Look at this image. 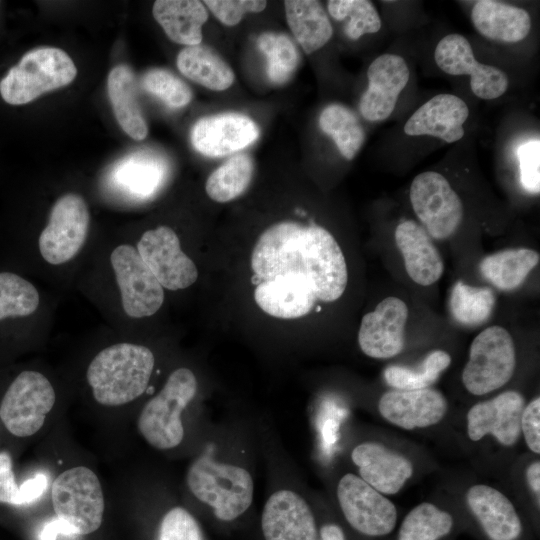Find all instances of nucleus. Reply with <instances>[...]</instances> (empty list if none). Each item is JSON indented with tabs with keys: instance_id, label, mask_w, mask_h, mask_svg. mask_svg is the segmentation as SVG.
Wrapping results in <instances>:
<instances>
[{
	"instance_id": "obj_1",
	"label": "nucleus",
	"mask_w": 540,
	"mask_h": 540,
	"mask_svg": "<svg viewBox=\"0 0 540 540\" xmlns=\"http://www.w3.org/2000/svg\"><path fill=\"white\" fill-rule=\"evenodd\" d=\"M111 327H130L162 308L165 290L134 244H93L75 279Z\"/></svg>"
},
{
	"instance_id": "obj_2",
	"label": "nucleus",
	"mask_w": 540,
	"mask_h": 540,
	"mask_svg": "<svg viewBox=\"0 0 540 540\" xmlns=\"http://www.w3.org/2000/svg\"><path fill=\"white\" fill-rule=\"evenodd\" d=\"M255 277L268 280L279 275H297L309 281L318 300L333 302L348 282L344 254L333 235L319 225L283 221L267 228L252 254Z\"/></svg>"
},
{
	"instance_id": "obj_3",
	"label": "nucleus",
	"mask_w": 540,
	"mask_h": 540,
	"mask_svg": "<svg viewBox=\"0 0 540 540\" xmlns=\"http://www.w3.org/2000/svg\"><path fill=\"white\" fill-rule=\"evenodd\" d=\"M91 213L83 196L68 192L59 196L34 244L43 272L52 277L68 276L72 280L93 244Z\"/></svg>"
},
{
	"instance_id": "obj_4",
	"label": "nucleus",
	"mask_w": 540,
	"mask_h": 540,
	"mask_svg": "<svg viewBox=\"0 0 540 540\" xmlns=\"http://www.w3.org/2000/svg\"><path fill=\"white\" fill-rule=\"evenodd\" d=\"M155 367L152 350L139 343H112L91 359L86 380L101 405L120 406L141 396L148 388Z\"/></svg>"
},
{
	"instance_id": "obj_5",
	"label": "nucleus",
	"mask_w": 540,
	"mask_h": 540,
	"mask_svg": "<svg viewBox=\"0 0 540 540\" xmlns=\"http://www.w3.org/2000/svg\"><path fill=\"white\" fill-rule=\"evenodd\" d=\"M186 480L191 493L222 521L240 517L252 504L254 482L248 470L220 462L209 452L190 465Z\"/></svg>"
},
{
	"instance_id": "obj_6",
	"label": "nucleus",
	"mask_w": 540,
	"mask_h": 540,
	"mask_svg": "<svg viewBox=\"0 0 540 540\" xmlns=\"http://www.w3.org/2000/svg\"><path fill=\"white\" fill-rule=\"evenodd\" d=\"M197 388L193 371L179 367L170 373L162 389L145 404L137 426L152 447L169 450L182 442L184 427L181 415L195 397Z\"/></svg>"
},
{
	"instance_id": "obj_7",
	"label": "nucleus",
	"mask_w": 540,
	"mask_h": 540,
	"mask_svg": "<svg viewBox=\"0 0 540 540\" xmlns=\"http://www.w3.org/2000/svg\"><path fill=\"white\" fill-rule=\"evenodd\" d=\"M77 69L70 56L54 47H41L23 55L0 81V95L11 105H23L43 93L70 84Z\"/></svg>"
},
{
	"instance_id": "obj_8",
	"label": "nucleus",
	"mask_w": 540,
	"mask_h": 540,
	"mask_svg": "<svg viewBox=\"0 0 540 540\" xmlns=\"http://www.w3.org/2000/svg\"><path fill=\"white\" fill-rule=\"evenodd\" d=\"M51 499L57 518L70 526L75 535H86L100 527L104 496L91 469L78 466L61 473L53 481Z\"/></svg>"
},
{
	"instance_id": "obj_9",
	"label": "nucleus",
	"mask_w": 540,
	"mask_h": 540,
	"mask_svg": "<svg viewBox=\"0 0 540 540\" xmlns=\"http://www.w3.org/2000/svg\"><path fill=\"white\" fill-rule=\"evenodd\" d=\"M515 346L510 333L494 325L485 328L472 341L469 359L462 372L466 390L482 396L503 387L513 376Z\"/></svg>"
},
{
	"instance_id": "obj_10",
	"label": "nucleus",
	"mask_w": 540,
	"mask_h": 540,
	"mask_svg": "<svg viewBox=\"0 0 540 540\" xmlns=\"http://www.w3.org/2000/svg\"><path fill=\"white\" fill-rule=\"evenodd\" d=\"M56 400L51 381L39 371L19 373L6 390L0 404V419L15 436L27 437L43 426Z\"/></svg>"
},
{
	"instance_id": "obj_11",
	"label": "nucleus",
	"mask_w": 540,
	"mask_h": 540,
	"mask_svg": "<svg viewBox=\"0 0 540 540\" xmlns=\"http://www.w3.org/2000/svg\"><path fill=\"white\" fill-rule=\"evenodd\" d=\"M412 208L431 238L444 240L453 235L463 220V203L440 173L425 171L412 181Z\"/></svg>"
},
{
	"instance_id": "obj_12",
	"label": "nucleus",
	"mask_w": 540,
	"mask_h": 540,
	"mask_svg": "<svg viewBox=\"0 0 540 540\" xmlns=\"http://www.w3.org/2000/svg\"><path fill=\"white\" fill-rule=\"evenodd\" d=\"M133 244L164 290H184L197 281V266L183 251L180 238L171 227L147 229Z\"/></svg>"
},
{
	"instance_id": "obj_13",
	"label": "nucleus",
	"mask_w": 540,
	"mask_h": 540,
	"mask_svg": "<svg viewBox=\"0 0 540 540\" xmlns=\"http://www.w3.org/2000/svg\"><path fill=\"white\" fill-rule=\"evenodd\" d=\"M336 494L344 517L358 532L376 537L387 535L394 529L397 522L394 503L359 476L343 475Z\"/></svg>"
},
{
	"instance_id": "obj_14",
	"label": "nucleus",
	"mask_w": 540,
	"mask_h": 540,
	"mask_svg": "<svg viewBox=\"0 0 540 540\" xmlns=\"http://www.w3.org/2000/svg\"><path fill=\"white\" fill-rule=\"evenodd\" d=\"M434 60L448 75H469L471 91L480 99H496L507 91V75L495 66L479 63L471 44L461 34L444 36L435 48Z\"/></svg>"
},
{
	"instance_id": "obj_15",
	"label": "nucleus",
	"mask_w": 540,
	"mask_h": 540,
	"mask_svg": "<svg viewBox=\"0 0 540 540\" xmlns=\"http://www.w3.org/2000/svg\"><path fill=\"white\" fill-rule=\"evenodd\" d=\"M406 303L397 297L383 299L373 311L365 314L358 331L361 351L374 359L398 355L404 347Z\"/></svg>"
},
{
	"instance_id": "obj_16",
	"label": "nucleus",
	"mask_w": 540,
	"mask_h": 540,
	"mask_svg": "<svg viewBox=\"0 0 540 540\" xmlns=\"http://www.w3.org/2000/svg\"><path fill=\"white\" fill-rule=\"evenodd\" d=\"M368 87L359 101L361 115L368 121L387 119L409 80V68L399 55L386 53L375 58L367 70Z\"/></svg>"
},
{
	"instance_id": "obj_17",
	"label": "nucleus",
	"mask_w": 540,
	"mask_h": 540,
	"mask_svg": "<svg viewBox=\"0 0 540 540\" xmlns=\"http://www.w3.org/2000/svg\"><path fill=\"white\" fill-rule=\"evenodd\" d=\"M524 404L523 396L513 390L476 403L467 413L468 437L476 442L486 435H492L501 445L513 446L521 434Z\"/></svg>"
},
{
	"instance_id": "obj_18",
	"label": "nucleus",
	"mask_w": 540,
	"mask_h": 540,
	"mask_svg": "<svg viewBox=\"0 0 540 540\" xmlns=\"http://www.w3.org/2000/svg\"><path fill=\"white\" fill-rule=\"evenodd\" d=\"M256 123L240 113H221L200 118L192 127L191 143L208 157H222L240 151L259 137Z\"/></svg>"
},
{
	"instance_id": "obj_19",
	"label": "nucleus",
	"mask_w": 540,
	"mask_h": 540,
	"mask_svg": "<svg viewBox=\"0 0 540 540\" xmlns=\"http://www.w3.org/2000/svg\"><path fill=\"white\" fill-rule=\"evenodd\" d=\"M265 540H318L313 513L301 495L290 489L272 493L261 515Z\"/></svg>"
},
{
	"instance_id": "obj_20",
	"label": "nucleus",
	"mask_w": 540,
	"mask_h": 540,
	"mask_svg": "<svg viewBox=\"0 0 540 540\" xmlns=\"http://www.w3.org/2000/svg\"><path fill=\"white\" fill-rule=\"evenodd\" d=\"M380 415L405 430L427 428L439 423L448 411V402L438 390H390L379 402Z\"/></svg>"
},
{
	"instance_id": "obj_21",
	"label": "nucleus",
	"mask_w": 540,
	"mask_h": 540,
	"mask_svg": "<svg viewBox=\"0 0 540 540\" xmlns=\"http://www.w3.org/2000/svg\"><path fill=\"white\" fill-rule=\"evenodd\" d=\"M351 460L358 469L359 477L384 495L397 494L414 471L408 458L373 441L354 447Z\"/></svg>"
},
{
	"instance_id": "obj_22",
	"label": "nucleus",
	"mask_w": 540,
	"mask_h": 540,
	"mask_svg": "<svg viewBox=\"0 0 540 540\" xmlns=\"http://www.w3.org/2000/svg\"><path fill=\"white\" fill-rule=\"evenodd\" d=\"M469 116L465 101L453 94H438L421 105L406 121L404 132L409 136H432L454 143L464 136Z\"/></svg>"
},
{
	"instance_id": "obj_23",
	"label": "nucleus",
	"mask_w": 540,
	"mask_h": 540,
	"mask_svg": "<svg viewBox=\"0 0 540 540\" xmlns=\"http://www.w3.org/2000/svg\"><path fill=\"white\" fill-rule=\"evenodd\" d=\"M254 299L270 316L296 319L311 312L318 296L309 281L288 274L260 281L254 290Z\"/></svg>"
},
{
	"instance_id": "obj_24",
	"label": "nucleus",
	"mask_w": 540,
	"mask_h": 540,
	"mask_svg": "<svg viewBox=\"0 0 540 540\" xmlns=\"http://www.w3.org/2000/svg\"><path fill=\"white\" fill-rule=\"evenodd\" d=\"M395 242L400 250L407 274L417 284L429 286L442 276V257L426 230L412 220H405L395 229Z\"/></svg>"
},
{
	"instance_id": "obj_25",
	"label": "nucleus",
	"mask_w": 540,
	"mask_h": 540,
	"mask_svg": "<svg viewBox=\"0 0 540 540\" xmlns=\"http://www.w3.org/2000/svg\"><path fill=\"white\" fill-rule=\"evenodd\" d=\"M466 501L491 540H516L520 536L521 520L512 502L496 488L473 485L466 493Z\"/></svg>"
},
{
	"instance_id": "obj_26",
	"label": "nucleus",
	"mask_w": 540,
	"mask_h": 540,
	"mask_svg": "<svg viewBox=\"0 0 540 540\" xmlns=\"http://www.w3.org/2000/svg\"><path fill=\"white\" fill-rule=\"evenodd\" d=\"M471 21L485 38L507 43L522 41L531 29V17L525 9L495 0L476 1Z\"/></svg>"
},
{
	"instance_id": "obj_27",
	"label": "nucleus",
	"mask_w": 540,
	"mask_h": 540,
	"mask_svg": "<svg viewBox=\"0 0 540 540\" xmlns=\"http://www.w3.org/2000/svg\"><path fill=\"white\" fill-rule=\"evenodd\" d=\"M165 177V166L155 155L135 152L119 160L109 182L123 198L143 200L158 189Z\"/></svg>"
},
{
	"instance_id": "obj_28",
	"label": "nucleus",
	"mask_w": 540,
	"mask_h": 540,
	"mask_svg": "<svg viewBox=\"0 0 540 540\" xmlns=\"http://www.w3.org/2000/svg\"><path fill=\"white\" fill-rule=\"evenodd\" d=\"M51 309L47 295L33 282L13 272H0V322L51 319Z\"/></svg>"
},
{
	"instance_id": "obj_29",
	"label": "nucleus",
	"mask_w": 540,
	"mask_h": 540,
	"mask_svg": "<svg viewBox=\"0 0 540 540\" xmlns=\"http://www.w3.org/2000/svg\"><path fill=\"white\" fill-rule=\"evenodd\" d=\"M152 13L172 41L185 46L201 43L202 26L208 19L201 1L158 0L154 2Z\"/></svg>"
},
{
	"instance_id": "obj_30",
	"label": "nucleus",
	"mask_w": 540,
	"mask_h": 540,
	"mask_svg": "<svg viewBox=\"0 0 540 540\" xmlns=\"http://www.w3.org/2000/svg\"><path fill=\"white\" fill-rule=\"evenodd\" d=\"M108 97L122 130L134 140H143L148 134L136 91L135 75L127 65L114 67L107 79Z\"/></svg>"
},
{
	"instance_id": "obj_31",
	"label": "nucleus",
	"mask_w": 540,
	"mask_h": 540,
	"mask_svg": "<svg viewBox=\"0 0 540 540\" xmlns=\"http://www.w3.org/2000/svg\"><path fill=\"white\" fill-rule=\"evenodd\" d=\"M284 7L288 26L307 54L319 50L331 39L333 28L319 1L287 0Z\"/></svg>"
},
{
	"instance_id": "obj_32",
	"label": "nucleus",
	"mask_w": 540,
	"mask_h": 540,
	"mask_svg": "<svg viewBox=\"0 0 540 540\" xmlns=\"http://www.w3.org/2000/svg\"><path fill=\"white\" fill-rule=\"evenodd\" d=\"M176 64L184 76L214 91L228 89L235 78L231 67L217 53L201 44L184 47Z\"/></svg>"
},
{
	"instance_id": "obj_33",
	"label": "nucleus",
	"mask_w": 540,
	"mask_h": 540,
	"mask_svg": "<svg viewBox=\"0 0 540 540\" xmlns=\"http://www.w3.org/2000/svg\"><path fill=\"white\" fill-rule=\"evenodd\" d=\"M540 255L528 248L507 249L483 258L479 264L481 275L499 290L510 291L523 284Z\"/></svg>"
},
{
	"instance_id": "obj_34",
	"label": "nucleus",
	"mask_w": 540,
	"mask_h": 540,
	"mask_svg": "<svg viewBox=\"0 0 540 540\" xmlns=\"http://www.w3.org/2000/svg\"><path fill=\"white\" fill-rule=\"evenodd\" d=\"M319 127L336 144L340 154L352 160L365 141V131L357 116L341 104L326 106L319 116Z\"/></svg>"
},
{
	"instance_id": "obj_35",
	"label": "nucleus",
	"mask_w": 540,
	"mask_h": 540,
	"mask_svg": "<svg viewBox=\"0 0 540 540\" xmlns=\"http://www.w3.org/2000/svg\"><path fill=\"white\" fill-rule=\"evenodd\" d=\"M253 173V159L248 154H236L209 175L206 193L216 202H229L246 191Z\"/></svg>"
},
{
	"instance_id": "obj_36",
	"label": "nucleus",
	"mask_w": 540,
	"mask_h": 540,
	"mask_svg": "<svg viewBox=\"0 0 540 540\" xmlns=\"http://www.w3.org/2000/svg\"><path fill=\"white\" fill-rule=\"evenodd\" d=\"M496 303L493 290L457 281L450 292L449 309L452 317L465 326H478L486 322Z\"/></svg>"
},
{
	"instance_id": "obj_37",
	"label": "nucleus",
	"mask_w": 540,
	"mask_h": 540,
	"mask_svg": "<svg viewBox=\"0 0 540 540\" xmlns=\"http://www.w3.org/2000/svg\"><path fill=\"white\" fill-rule=\"evenodd\" d=\"M450 355L443 350L429 353L416 368L390 365L383 376L386 383L396 390H419L429 388L441 373L449 367Z\"/></svg>"
},
{
	"instance_id": "obj_38",
	"label": "nucleus",
	"mask_w": 540,
	"mask_h": 540,
	"mask_svg": "<svg viewBox=\"0 0 540 540\" xmlns=\"http://www.w3.org/2000/svg\"><path fill=\"white\" fill-rule=\"evenodd\" d=\"M452 527L453 518L448 512L423 502L405 516L399 540H438L449 534Z\"/></svg>"
},
{
	"instance_id": "obj_39",
	"label": "nucleus",
	"mask_w": 540,
	"mask_h": 540,
	"mask_svg": "<svg viewBox=\"0 0 540 540\" xmlns=\"http://www.w3.org/2000/svg\"><path fill=\"white\" fill-rule=\"evenodd\" d=\"M259 49L267 58V75L275 84L286 83L299 64V54L292 40L280 33L266 32L257 39Z\"/></svg>"
},
{
	"instance_id": "obj_40",
	"label": "nucleus",
	"mask_w": 540,
	"mask_h": 540,
	"mask_svg": "<svg viewBox=\"0 0 540 540\" xmlns=\"http://www.w3.org/2000/svg\"><path fill=\"white\" fill-rule=\"evenodd\" d=\"M327 9L335 20H347L345 34L351 40H357L365 34L377 33L381 29V18L371 1L330 0L327 2Z\"/></svg>"
},
{
	"instance_id": "obj_41",
	"label": "nucleus",
	"mask_w": 540,
	"mask_h": 540,
	"mask_svg": "<svg viewBox=\"0 0 540 540\" xmlns=\"http://www.w3.org/2000/svg\"><path fill=\"white\" fill-rule=\"evenodd\" d=\"M141 85L170 108H181L190 103V87L168 70L155 68L142 77Z\"/></svg>"
},
{
	"instance_id": "obj_42",
	"label": "nucleus",
	"mask_w": 540,
	"mask_h": 540,
	"mask_svg": "<svg viewBox=\"0 0 540 540\" xmlns=\"http://www.w3.org/2000/svg\"><path fill=\"white\" fill-rule=\"evenodd\" d=\"M158 540H203L195 518L184 508L174 507L163 517Z\"/></svg>"
},
{
	"instance_id": "obj_43",
	"label": "nucleus",
	"mask_w": 540,
	"mask_h": 540,
	"mask_svg": "<svg viewBox=\"0 0 540 540\" xmlns=\"http://www.w3.org/2000/svg\"><path fill=\"white\" fill-rule=\"evenodd\" d=\"M519 180L522 188L531 193L540 191V141L532 139L522 143L517 150Z\"/></svg>"
},
{
	"instance_id": "obj_44",
	"label": "nucleus",
	"mask_w": 540,
	"mask_h": 540,
	"mask_svg": "<svg viewBox=\"0 0 540 540\" xmlns=\"http://www.w3.org/2000/svg\"><path fill=\"white\" fill-rule=\"evenodd\" d=\"M204 4L227 26H234L241 21L244 14L261 12L267 6V2L261 0H206Z\"/></svg>"
},
{
	"instance_id": "obj_45",
	"label": "nucleus",
	"mask_w": 540,
	"mask_h": 540,
	"mask_svg": "<svg viewBox=\"0 0 540 540\" xmlns=\"http://www.w3.org/2000/svg\"><path fill=\"white\" fill-rule=\"evenodd\" d=\"M521 433L527 447L540 453V398L536 397L524 407L520 421Z\"/></svg>"
},
{
	"instance_id": "obj_46",
	"label": "nucleus",
	"mask_w": 540,
	"mask_h": 540,
	"mask_svg": "<svg viewBox=\"0 0 540 540\" xmlns=\"http://www.w3.org/2000/svg\"><path fill=\"white\" fill-rule=\"evenodd\" d=\"M19 486L12 471V460L8 453H0V502L16 505Z\"/></svg>"
},
{
	"instance_id": "obj_47",
	"label": "nucleus",
	"mask_w": 540,
	"mask_h": 540,
	"mask_svg": "<svg viewBox=\"0 0 540 540\" xmlns=\"http://www.w3.org/2000/svg\"><path fill=\"white\" fill-rule=\"evenodd\" d=\"M47 477L43 473H38L34 477L26 480L19 486L16 505L28 504L39 498L47 488Z\"/></svg>"
},
{
	"instance_id": "obj_48",
	"label": "nucleus",
	"mask_w": 540,
	"mask_h": 540,
	"mask_svg": "<svg viewBox=\"0 0 540 540\" xmlns=\"http://www.w3.org/2000/svg\"><path fill=\"white\" fill-rule=\"evenodd\" d=\"M59 534L75 535L70 526L56 517L44 524L39 532L38 540H56Z\"/></svg>"
},
{
	"instance_id": "obj_49",
	"label": "nucleus",
	"mask_w": 540,
	"mask_h": 540,
	"mask_svg": "<svg viewBox=\"0 0 540 540\" xmlns=\"http://www.w3.org/2000/svg\"><path fill=\"white\" fill-rule=\"evenodd\" d=\"M527 482L533 492L540 497V462L534 461L529 465L526 471Z\"/></svg>"
},
{
	"instance_id": "obj_50",
	"label": "nucleus",
	"mask_w": 540,
	"mask_h": 540,
	"mask_svg": "<svg viewBox=\"0 0 540 540\" xmlns=\"http://www.w3.org/2000/svg\"><path fill=\"white\" fill-rule=\"evenodd\" d=\"M318 540H345V535L338 525L331 523L322 526Z\"/></svg>"
}]
</instances>
